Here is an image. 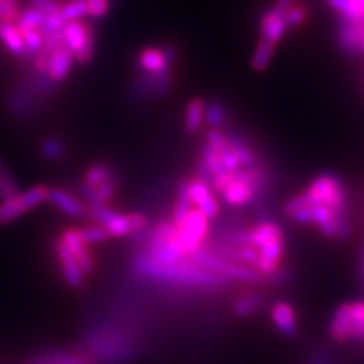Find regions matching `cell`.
Instances as JSON below:
<instances>
[{
    "label": "cell",
    "instance_id": "25",
    "mask_svg": "<svg viewBox=\"0 0 364 364\" xmlns=\"http://www.w3.org/2000/svg\"><path fill=\"white\" fill-rule=\"evenodd\" d=\"M44 11L41 6H31L25 11H21L18 18L16 20V25L18 31H28V29H41L44 21Z\"/></svg>",
    "mask_w": 364,
    "mask_h": 364
},
{
    "label": "cell",
    "instance_id": "10",
    "mask_svg": "<svg viewBox=\"0 0 364 364\" xmlns=\"http://www.w3.org/2000/svg\"><path fill=\"white\" fill-rule=\"evenodd\" d=\"M364 29L357 20H348L340 17L337 21V41L338 48L349 58H357L361 53V38Z\"/></svg>",
    "mask_w": 364,
    "mask_h": 364
},
{
    "label": "cell",
    "instance_id": "22",
    "mask_svg": "<svg viewBox=\"0 0 364 364\" xmlns=\"http://www.w3.org/2000/svg\"><path fill=\"white\" fill-rule=\"evenodd\" d=\"M205 123V100L200 97L191 99L184 114V129L187 134L195 135Z\"/></svg>",
    "mask_w": 364,
    "mask_h": 364
},
{
    "label": "cell",
    "instance_id": "23",
    "mask_svg": "<svg viewBox=\"0 0 364 364\" xmlns=\"http://www.w3.org/2000/svg\"><path fill=\"white\" fill-rule=\"evenodd\" d=\"M273 55H275V46L266 40H259L254 50L252 58H250V67H252L255 72H264L270 65Z\"/></svg>",
    "mask_w": 364,
    "mask_h": 364
},
{
    "label": "cell",
    "instance_id": "40",
    "mask_svg": "<svg viewBox=\"0 0 364 364\" xmlns=\"http://www.w3.org/2000/svg\"><path fill=\"white\" fill-rule=\"evenodd\" d=\"M0 2H6V4H13V5H17L18 0H0Z\"/></svg>",
    "mask_w": 364,
    "mask_h": 364
},
{
    "label": "cell",
    "instance_id": "5",
    "mask_svg": "<svg viewBox=\"0 0 364 364\" xmlns=\"http://www.w3.org/2000/svg\"><path fill=\"white\" fill-rule=\"evenodd\" d=\"M328 336L337 343L364 340V302L338 305L328 325Z\"/></svg>",
    "mask_w": 364,
    "mask_h": 364
},
{
    "label": "cell",
    "instance_id": "26",
    "mask_svg": "<svg viewBox=\"0 0 364 364\" xmlns=\"http://www.w3.org/2000/svg\"><path fill=\"white\" fill-rule=\"evenodd\" d=\"M31 364H87L85 357L70 354V352H49L40 355Z\"/></svg>",
    "mask_w": 364,
    "mask_h": 364
},
{
    "label": "cell",
    "instance_id": "41",
    "mask_svg": "<svg viewBox=\"0 0 364 364\" xmlns=\"http://www.w3.org/2000/svg\"><path fill=\"white\" fill-rule=\"evenodd\" d=\"M361 55H364V32H363V38H361Z\"/></svg>",
    "mask_w": 364,
    "mask_h": 364
},
{
    "label": "cell",
    "instance_id": "11",
    "mask_svg": "<svg viewBox=\"0 0 364 364\" xmlns=\"http://www.w3.org/2000/svg\"><path fill=\"white\" fill-rule=\"evenodd\" d=\"M172 85V68L168 70L151 75V73H143L139 76L134 85V96L135 97H161L167 95V91Z\"/></svg>",
    "mask_w": 364,
    "mask_h": 364
},
{
    "label": "cell",
    "instance_id": "29",
    "mask_svg": "<svg viewBox=\"0 0 364 364\" xmlns=\"http://www.w3.org/2000/svg\"><path fill=\"white\" fill-rule=\"evenodd\" d=\"M77 232H79V235H81L82 242L85 245L104 243V242L108 240V238H111L105 228L100 226V225H96V223L85 226V228H81V230H77Z\"/></svg>",
    "mask_w": 364,
    "mask_h": 364
},
{
    "label": "cell",
    "instance_id": "8",
    "mask_svg": "<svg viewBox=\"0 0 364 364\" xmlns=\"http://www.w3.org/2000/svg\"><path fill=\"white\" fill-rule=\"evenodd\" d=\"M210 234V220L205 215L193 208L187 218L184 219L179 226H176L175 238L182 249V252L188 258L193 250L200 247L205 242H207Z\"/></svg>",
    "mask_w": 364,
    "mask_h": 364
},
{
    "label": "cell",
    "instance_id": "2",
    "mask_svg": "<svg viewBox=\"0 0 364 364\" xmlns=\"http://www.w3.org/2000/svg\"><path fill=\"white\" fill-rule=\"evenodd\" d=\"M302 195L305 196L310 207L325 205L331 208L337 215L350 213L349 205V190L346 182L336 173H322L316 176Z\"/></svg>",
    "mask_w": 364,
    "mask_h": 364
},
{
    "label": "cell",
    "instance_id": "24",
    "mask_svg": "<svg viewBox=\"0 0 364 364\" xmlns=\"http://www.w3.org/2000/svg\"><path fill=\"white\" fill-rule=\"evenodd\" d=\"M228 120V108L220 100H211L205 104V123L210 129H220Z\"/></svg>",
    "mask_w": 364,
    "mask_h": 364
},
{
    "label": "cell",
    "instance_id": "20",
    "mask_svg": "<svg viewBox=\"0 0 364 364\" xmlns=\"http://www.w3.org/2000/svg\"><path fill=\"white\" fill-rule=\"evenodd\" d=\"M264 305V296L257 291H246L238 296L232 304V314L245 318L258 313Z\"/></svg>",
    "mask_w": 364,
    "mask_h": 364
},
{
    "label": "cell",
    "instance_id": "19",
    "mask_svg": "<svg viewBox=\"0 0 364 364\" xmlns=\"http://www.w3.org/2000/svg\"><path fill=\"white\" fill-rule=\"evenodd\" d=\"M0 43L14 56H25V43L14 21H0Z\"/></svg>",
    "mask_w": 364,
    "mask_h": 364
},
{
    "label": "cell",
    "instance_id": "31",
    "mask_svg": "<svg viewBox=\"0 0 364 364\" xmlns=\"http://www.w3.org/2000/svg\"><path fill=\"white\" fill-rule=\"evenodd\" d=\"M40 151L44 158L60 159L65 152V146L60 139H56V136H49V139L43 140Z\"/></svg>",
    "mask_w": 364,
    "mask_h": 364
},
{
    "label": "cell",
    "instance_id": "9",
    "mask_svg": "<svg viewBox=\"0 0 364 364\" xmlns=\"http://www.w3.org/2000/svg\"><path fill=\"white\" fill-rule=\"evenodd\" d=\"M188 190L193 207H196V210H199L208 220L219 218L220 203L215 199L214 193L208 184H205L199 178H195L190 179Z\"/></svg>",
    "mask_w": 364,
    "mask_h": 364
},
{
    "label": "cell",
    "instance_id": "39",
    "mask_svg": "<svg viewBox=\"0 0 364 364\" xmlns=\"http://www.w3.org/2000/svg\"><path fill=\"white\" fill-rule=\"evenodd\" d=\"M49 2H52V0H31V6H44Z\"/></svg>",
    "mask_w": 364,
    "mask_h": 364
},
{
    "label": "cell",
    "instance_id": "13",
    "mask_svg": "<svg viewBox=\"0 0 364 364\" xmlns=\"http://www.w3.org/2000/svg\"><path fill=\"white\" fill-rule=\"evenodd\" d=\"M48 202L53 208L61 211L70 218H85L87 203H84L77 196L61 187H49Z\"/></svg>",
    "mask_w": 364,
    "mask_h": 364
},
{
    "label": "cell",
    "instance_id": "37",
    "mask_svg": "<svg viewBox=\"0 0 364 364\" xmlns=\"http://www.w3.org/2000/svg\"><path fill=\"white\" fill-rule=\"evenodd\" d=\"M363 16H364V0H349L346 14L343 16V18L355 20Z\"/></svg>",
    "mask_w": 364,
    "mask_h": 364
},
{
    "label": "cell",
    "instance_id": "4",
    "mask_svg": "<svg viewBox=\"0 0 364 364\" xmlns=\"http://www.w3.org/2000/svg\"><path fill=\"white\" fill-rule=\"evenodd\" d=\"M120 176L109 164L97 163L85 170L81 191L88 205H109L119 187Z\"/></svg>",
    "mask_w": 364,
    "mask_h": 364
},
{
    "label": "cell",
    "instance_id": "3",
    "mask_svg": "<svg viewBox=\"0 0 364 364\" xmlns=\"http://www.w3.org/2000/svg\"><path fill=\"white\" fill-rule=\"evenodd\" d=\"M85 218L104 226L109 237H128L140 234L146 230L147 218L141 213H119L109 205H87Z\"/></svg>",
    "mask_w": 364,
    "mask_h": 364
},
{
    "label": "cell",
    "instance_id": "27",
    "mask_svg": "<svg viewBox=\"0 0 364 364\" xmlns=\"http://www.w3.org/2000/svg\"><path fill=\"white\" fill-rule=\"evenodd\" d=\"M20 191L18 182L8 166L0 159V199H6Z\"/></svg>",
    "mask_w": 364,
    "mask_h": 364
},
{
    "label": "cell",
    "instance_id": "21",
    "mask_svg": "<svg viewBox=\"0 0 364 364\" xmlns=\"http://www.w3.org/2000/svg\"><path fill=\"white\" fill-rule=\"evenodd\" d=\"M225 134H226L228 143H230V146H231V149L234 151L237 158L240 159L242 167H250L258 161L254 149L249 146V143L243 139L240 134L235 131H226Z\"/></svg>",
    "mask_w": 364,
    "mask_h": 364
},
{
    "label": "cell",
    "instance_id": "6",
    "mask_svg": "<svg viewBox=\"0 0 364 364\" xmlns=\"http://www.w3.org/2000/svg\"><path fill=\"white\" fill-rule=\"evenodd\" d=\"M49 187L33 186L26 191H18L16 195L0 200V225H6L17 220L23 214L38 208L41 203L48 202Z\"/></svg>",
    "mask_w": 364,
    "mask_h": 364
},
{
    "label": "cell",
    "instance_id": "16",
    "mask_svg": "<svg viewBox=\"0 0 364 364\" xmlns=\"http://www.w3.org/2000/svg\"><path fill=\"white\" fill-rule=\"evenodd\" d=\"M75 56L68 50L67 46L60 48L49 53V61H48V70H46V76H48L53 84H60L64 79L70 75L73 68Z\"/></svg>",
    "mask_w": 364,
    "mask_h": 364
},
{
    "label": "cell",
    "instance_id": "14",
    "mask_svg": "<svg viewBox=\"0 0 364 364\" xmlns=\"http://www.w3.org/2000/svg\"><path fill=\"white\" fill-rule=\"evenodd\" d=\"M55 255H56V259H58L61 275L67 286L72 289H81L85 282L84 272L76 263L75 257L68 252V249L61 243V240L56 242L55 245Z\"/></svg>",
    "mask_w": 364,
    "mask_h": 364
},
{
    "label": "cell",
    "instance_id": "33",
    "mask_svg": "<svg viewBox=\"0 0 364 364\" xmlns=\"http://www.w3.org/2000/svg\"><path fill=\"white\" fill-rule=\"evenodd\" d=\"M220 159H222V164L225 166V168L228 170L230 173H234L237 172V170L242 168V164H240V159L237 158V155L234 154V151L231 149V146L228 144L226 147H223L222 151L218 152Z\"/></svg>",
    "mask_w": 364,
    "mask_h": 364
},
{
    "label": "cell",
    "instance_id": "30",
    "mask_svg": "<svg viewBox=\"0 0 364 364\" xmlns=\"http://www.w3.org/2000/svg\"><path fill=\"white\" fill-rule=\"evenodd\" d=\"M60 14L65 23L81 20L87 16V2L85 0H72V2L63 4Z\"/></svg>",
    "mask_w": 364,
    "mask_h": 364
},
{
    "label": "cell",
    "instance_id": "7",
    "mask_svg": "<svg viewBox=\"0 0 364 364\" xmlns=\"http://www.w3.org/2000/svg\"><path fill=\"white\" fill-rule=\"evenodd\" d=\"M64 43L77 63H90L95 56V28L82 20L68 21L63 28Z\"/></svg>",
    "mask_w": 364,
    "mask_h": 364
},
{
    "label": "cell",
    "instance_id": "28",
    "mask_svg": "<svg viewBox=\"0 0 364 364\" xmlns=\"http://www.w3.org/2000/svg\"><path fill=\"white\" fill-rule=\"evenodd\" d=\"M25 43V58L32 60L43 49V33L40 29L20 31Z\"/></svg>",
    "mask_w": 364,
    "mask_h": 364
},
{
    "label": "cell",
    "instance_id": "18",
    "mask_svg": "<svg viewBox=\"0 0 364 364\" xmlns=\"http://www.w3.org/2000/svg\"><path fill=\"white\" fill-rule=\"evenodd\" d=\"M161 48H146L139 55V67L143 73L158 75L172 68Z\"/></svg>",
    "mask_w": 364,
    "mask_h": 364
},
{
    "label": "cell",
    "instance_id": "32",
    "mask_svg": "<svg viewBox=\"0 0 364 364\" xmlns=\"http://www.w3.org/2000/svg\"><path fill=\"white\" fill-rule=\"evenodd\" d=\"M306 16H309V11H306V8L301 4L296 2L286 14H284V21H286V25L289 29H294V28H299L302 26L305 20H306Z\"/></svg>",
    "mask_w": 364,
    "mask_h": 364
},
{
    "label": "cell",
    "instance_id": "15",
    "mask_svg": "<svg viewBox=\"0 0 364 364\" xmlns=\"http://www.w3.org/2000/svg\"><path fill=\"white\" fill-rule=\"evenodd\" d=\"M270 318L278 331L286 337H294L299 331L298 314L289 302L278 301L272 305Z\"/></svg>",
    "mask_w": 364,
    "mask_h": 364
},
{
    "label": "cell",
    "instance_id": "12",
    "mask_svg": "<svg viewBox=\"0 0 364 364\" xmlns=\"http://www.w3.org/2000/svg\"><path fill=\"white\" fill-rule=\"evenodd\" d=\"M60 240L68 249V252L75 257L76 263L84 272V275H91L95 270V258L90 252L88 245H85L82 242V238H81V235H79L77 230L70 228V230L63 231Z\"/></svg>",
    "mask_w": 364,
    "mask_h": 364
},
{
    "label": "cell",
    "instance_id": "17",
    "mask_svg": "<svg viewBox=\"0 0 364 364\" xmlns=\"http://www.w3.org/2000/svg\"><path fill=\"white\" fill-rule=\"evenodd\" d=\"M287 25L284 21V16L278 14L277 11L269 8L266 13H263L259 18V32H261V40H266L277 46L282 41L284 36L287 32Z\"/></svg>",
    "mask_w": 364,
    "mask_h": 364
},
{
    "label": "cell",
    "instance_id": "1",
    "mask_svg": "<svg viewBox=\"0 0 364 364\" xmlns=\"http://www.w3.org/2000/svg\"><path fill=\"white\" fill-rule=\"evenodd\" d=\"M134 272L141 278H147L152 281H159L172 286L181 287H207V289H222L230 286L231 281L225 279L223 277L215 275V273L205 270L196 266L191 261L182 259L178 263L163 264L156 261L144 257L143 254L136 255L134 261Z\"/></svg>",
    "mask_w": 364,
    "mask_h": 364
},
{
    "label": "cell",
    "instance_id": "34",
    "mask_svg": "<svg viewBox=\"0 0 364 364\" xmlns=\"http://www.w3.org/2000/svg\"><path fill=\"white\" fill-rule=\"evenodd\" d=\"M87 2V16L91 18H102L107 16L111 0H85Z\"/></svg>",
    "mask_w": 364,
    "mask_h": 364
},
{
    "label": "cell",
    "instance_id": "38",
    "mask_svg": "<svg viewBox=\"0 0 364 364\" xmlns=\"http://www.w3.org/2000/svg\"><path fill=\"white\" fill-rule=\"evenodd\" d=\"M294 4H296V0H275V4H273L270 8L273 11H277L278 14L284 16Z\"/></svg>",
    "mask_w": 364,
    "mask_h": 364
},
{
    "label": "cell",
    "instance_id": "36",
    "mask_svg": "<svg viewBox=\"0 0 364 364\" xmlns=\"http://www.w3.org/2000/svg\"><path fill=\"white\" fill-rule=\"evenodd\" d=\"M290 279H291L290 270L281 267L278 272H275L273 275L266 278V284H267V286H272V287H279V286H282V284L289 282Z\"/></svg>",
    "mask_w": 364,
    "mask_h": 364
},
{
    "label": "cell",
    "instance_id": "35",
    "mask_svg": "<svg viewBox=\"0 0 364 364\" xmlns=\"http://www.w3.org/2000/svg\"><path fill=\"white\" fill-rule=\"evenodd\" d=\"M21 11L17 5L0 2V21H14L18 18Z\"/></svg>",
    "mask_w": 364,
    "mask_h": 364
}]
</instances>
